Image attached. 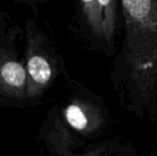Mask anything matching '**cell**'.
Returning a JSON list of instances; mask_svg holds the SVG:
<instances>
[{"instance_id": "7", "label": "cell", "mask_w": 157, "mask_h": 156, "mask_svg": "<svg viewBox=\"0 0 157 156\" xmlns=\"http://www.w3.org/2000/svg\"><path fill=\"white\" fill-rule=\"evenodd\" d=\"M98 4L102 17L103 39L109 42L116 29V0H98Z\"/></svg>"}, {"instance_id": "5", "label": "cell", "mask_w": 157, "mask_h": 156, "mask_svg": "<svg viewBox=\"0 0 157 156\" xmlns=\"http://www.w3.org/2000/svg\"><path fill=\"white\" fill-rule=\"evenodd\" d=\"M50 145L58 156H125L124 151H120L113 144H101L86 153L77 154L71 150V135L60 124L56 126L54 132L50 136Z\"/></svg>"}, {"instance_id": "1", "label": "cell", "mask_w": 157, "mask_h": 156, "mask_svg": "<svg viewBox=\"0 0 157 156\" xmlns=\"http://www.w3.org/2000/svg\"><path fill=\"white\" fill-rule=\"evenodd\" d=\"M126 60L135 86L149 94L157 86V0H121Z\"/></svg>"}, {"instance_id": "3", "label": "cell", "mask_w": 157, "mask_h": 156, "mask_svg": "<svg viewBox=\"0 0 157 156\" xmlns=\"http://www.w3.org/2000/svg\"><path fill=\"white\" fill-rule=\"evenodd\" d=\"M0 93L14 99L28 97V74L13 51L2 47L0 56Z\"/></svg>"}, {"instance_id": "2", "label": "cell", "mask_w": 157, "mask_h": 156, "mask_svg": "<svg viewBox=\"0 0 157 156\" xmlns=\"http://www.w3.org/2000/svg\"><path fill=\"white\" fill-rule=\"evenodd\" d=\"M26 69L28 74V97H40L57 75V61L51 52L49 43L31 21L26 24Z\"/></svg>"}, {"instance_id": "6", "label": "cell", "mask_w": 157, "mask_h": 156, "mask_svg": "<svg viewBox=\"0 0 157 156\" xmlns=\"http://www.w3.org/2000/svg\"><path fill=\"white\" fill-rule=\"evenodd\" d=\"M80 2L85 19L89 29L95 35L103 39V24L98 0H80Z\"/></svg>"}, {"instance_id": "4", "label": "cell", "mask_w": 157, "mask_h": 156, "mask_svg": "<svg viewBox=\"0 0 157 156\" xmlns=\"http://www.w3.org/2000/svg\"><path fill=\"white\" fill-rule=\"evenodd\" d=\"M66 123L77 132L90 136L104 123L103 113L93 104L80 99L72 100L63 111Z\"/></svg>"}, {"instance_id": "8", "label": "cell", "mask_w": 157, "mask_h": 156, "mask_svg": "<svg viewBox=\"0 0 157 156\" xmlns=\"http://www.w3.org/2000/svg\"><path fill=\"white\" fill-rule=\"evenodd\" d=\"M23 2H28V3H37V2H40V1H42V0H22Z\"/></svg>"}]
</instances>
